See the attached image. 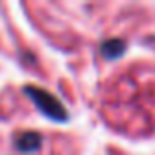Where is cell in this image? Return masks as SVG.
<instances>
[{
    "mask_svg": "<svg viewBox=\"0 0 155 155\" xmlns=\"http://www.w3.org/2000/svg\"><path fill=\"white\" fill-rule=\"evenodd\" d=\"M24 92L34 100V104L39 108V112L45 114L49 120H53V122H67L69 120V114L65 110L63 102L59 98H55L51 92L43 91V88H38V87H31V84L24 87Z\"/></svg>",
    "mask_w": 155,
    "mask_h": 155,
    "instance_id": "obj_1",
    "label": "cell"
},
{
    "mask_svg": "<svg viewBox=\"0 0 155 155\" xmlns=\"http://www.w3.org/2000/svg\"><path fill=\"white\" fill-rule=\"evenodd\" d=\"M16 147L22 153H34L41 147V137L35 132H24L16 137Z\"/></svg>",
    "mask_w": 155,
    "mask_h": 155,
    "instance_id": "obj_2",
    "label": "cell"
},
{
    "mask_svg": "<svg viewBox=\"0 0 155 155\" xmlns=\"http://www.w3.org/2000/svg\"><path fill=\"white\" fill-rule=\"evenodd\" d=\"M124 51H126V41H122V39H118V38L106 39V41L102 43V55L106 57V59H110V61L122 57Z\"/></svg>",
    "mask_w": 155,
    "mask_h": 155,
    "instance_id": "obj_3",
    "label": "cell"
}]
</instances>
